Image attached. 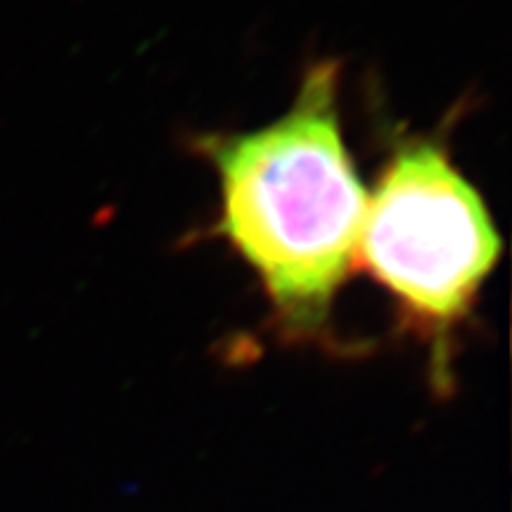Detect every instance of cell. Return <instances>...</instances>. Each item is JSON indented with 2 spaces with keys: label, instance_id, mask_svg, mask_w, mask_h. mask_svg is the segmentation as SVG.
Masks as SVG:
<instances>
[{
  "label": "cell",
  "instance_id": "7a4b0ae2",
  "mask_svg": "<svg viewBox=\"0 0 512 512\" xmlns=\"http://www.w3.org/2000/svg\"><path fill=\"white\" fill-rule=\"evenodd\" d=\"M501 254L491 211L448 147L432 136L401 140L368 192L356 266L430 344L439 382Z\"/></svg>",
  "mask_w": 512,
  "mask_h": 512
},
{
  "label": "cell",
  "instance_id": "6da1fadb",
  "mask_svg": "<svg viewBox=\"0 0 512 512\" xmlns=\"http://www.w3.org/2000/svg\"><path fill=\"white\" fill-rule=\"evenodd\" d=\"M339 62H313L287 112L195 150L219 181L214 233L252 268L287 339L316 342L356 268L368 190L339 112Z\"/></svg>",
  "mask_w": 512,
  "mask_h": 512
}]
</instances>
